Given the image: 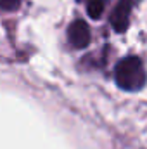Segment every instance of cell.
<instances>
[{
  "label": "cell",
  "instance_id": "cell-2",
  "mask_svg": "<svg viewBox=\"0 0 147 149\" xmlns=\"http://www.w3.org/2000/svg\"><path fill=\"white\" fill-rule=\"evenodd\" d=\"M132 7H133V0H119L116 3V7L111 12V26L114 28V31L123 33L126 31L128 24H130V16H132Z\"/></svg>",
  "mask_w": 147,
  "mask_h": 149
},
{
  "label": "cell",
  "instance_id": "cell-4",
  "mask_svg": "<svg viewBox=\"0 0 147 149\" xmlns=\"http://www.w3.org/2000/svg\"><path fill=\"white\" fill-rule=\"evenodd\" d=\"M87 12L92 19H99L104 12V2L102 0H90L87 5Z\"/></svg>",
  "mask_w": 147,
  "mask_h": 149
},
{
  "label": "cell",
  "instance_id": "cell-5",
  "mask_svg": "<svg viewBox=\"0 0 147 149\" xmlns=\"http://www.w3.org/2000/svg\"><path fill=\"white\" fill-rule=\"evenodd\" d=\"M21 5V0H0V7L3 10H16Z\"/></svg>",
  "mask_w": 147,
  "mask_h": 149
},
{
  "label": "cell",
  "instance_id": "cell-1",
  "mask_svg": "<svg viewBox=\"0 0 147 149\" xmlns=\"http://www.w3.org/2000/svg\"><path fill=\"white\" fill-rule=\"evenodd\" d=\"M114 78L119 88L123 90H139L146 85V70L139 57L130 56L121 59L114 68Z\"/></svg>",
  "mask_w": 147,
  "mask_h": 149
},
{
  "label": "cell",
  "instance_id": "cell-3",
  "mask_svg": "<svg viewBox=\"0 0 147 149\" xmlns=\"http://www.w3.org/2000/svg\"><path fill=\"white\" fill-rule=\"evenodd\" d=\"M68 38L69 43L73 45L74 49H85L90 43V28L83 19H76L71 23V26L68 28Z\"/></svg>",
  "mask_w": 147,
  "mask_h": 149
}]
</instances>
